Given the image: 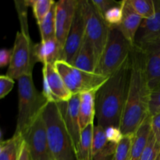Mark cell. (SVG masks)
Masks as SVG:
<instances>
[{
	"label": "cell",
	"instance_id": "1",
	"mask_svg": "<svg viewBox=\"0 0 160 160\" xmlns=\"http://www.w3.org/2000/svg\"><path fill=\"white\" fill-rule=\"evenodd\" d=\"M131 77L126 104L120 128L124 136L134 135L149 115L151 89L145 70L143 56L133 45L130 56Z\"/></svg>",
	"mask_w": 160,
	"mask_h": 160
},
{
	"label": "cell",
	"instance_id": "2",
	"mask_svg": "<svg viewBox=\"0 0 160 160\" xmlns=\"http://www.w3.org/2000/svg\"><path fill=\"white\" fill-rule=\"evenodd\" d=\"M131 77L130 58L117 72L109 77L96 92L98 125L120 128L126 104Z\"/></svg>",
	"mask_w": 160,
	"mask_h": 160
},
{
	"label": "cell",
	"instance_id": "3",
	"mask_svg": "<svg viewBox=\"0 0 160 160\" xmlns=\"http://www.w3.org/2000/svg\"><path fill=\"white\" fill-rule=\"evenodd\" d=\"M42 116L46 125L52 160H77L73 143L58 105L54 102L47 103L42 111Z\"/></svg>",
	"mask_w": 160,
	"mask_h": 160
},
{
	"label": "cell",
	"instance_id": "4",
	"mask_svg": "<svg viewBox=\"0 0 160 160\" xmlns=\"http://www.w3.org/2000/svg\"><path fill=\"white\" fill-rule=\"evenodd\" d=\"M18 81V114L14 134L22 135L36 117L42 113L48 103L42 92L36 89L32 74L26 75Z\"/></svg>",
	"mask_w": 160,
	"mask_h": 160
},
{
	"label": "cell",
	"instance_id": "5",
	"mask_svg": "<svg viewBox=\"0 0 160 160\" xmlns=\"http://www.w3.org/2000/svg\"><path fill=\"white\" fill-rule=\"evenodd\" d=\"M133 45L116 27H110L107 42L97 63L95 73L109 78L117 72L131 56Z\"/></svg>",
	"mask_w": 160,
	"mask_h": 160
},
{
	"label": "cell",
	"instance_id": "6",
	"mask_svg": "<svg viewBox=\"0 0 160 160\" xmlns=\"http://www.w3.org/2000/svg\"><path fill=\"white\" fill-rule=\"evenodd\" d=\"M54 65L73 95L87 92H98L108 79L95 73L80 70L63 60L57 61Z\"/></svg>",
	"mask_w": 160,
	"mask_h": 160
},
{
	"label": "cell",
	"instance_id": "7",
	"mask_svg": "<svg viewBox=\"0 0 160 160\" xmlns=\"http://www.w3.org/2000/svg\"><path fill=\"white\" fill-rule=\"evenodd\" d=\"M81 5L84 20L85 37L93 46L98 63L107 42L110 27L97 10L92 0H81Z\"/></svg>",
	"mask_w": 160,
	"mask_h": 160
},
{
	"label": "cell",
	"instance_id": "8",
	"mask_svg": "<svg viewBox=\"0 0 160 160\" xmlns=\"http://www.w3.org/2000/svg\"><path fill=\"white\" fill-rule=\"evenodd\" d=\"M12 50V58L6 75L18 80L23 76L32 74L36 60L34 56V44L31 38L20 31H17Z\"/></svg>",
	"mask_w": 160,
	"mask_h": 160
},
{
	"label": "cell",
	"instance_id": "9",
	"mask_svg": "<svg viewBox=\"0 0 160 160\" xmlns=\"http://www.w3.org/2000/svg\"><path fill=\"white\" fill-rule=\"evenodd\" d=\"M21 136L28 145L32 160L52 159L48 148L46 125L42 112Z\"/></svg>",
	"mask_w": 160,
	"mask_h": 160
},
{
	"label": "cell",
	"instance_id": "10",
	"mask_svg": "<svg viewBox=\"0 0 160 160\" xmlns=\"http://www.w3.org/2000/svg\"><path fill=\"white\" fill-rule=\"evenodd\" d=\"M42 84V94L48 102H63L69 101L73 96L54 64L43 65Z\"/></svg>",
	"mask_w": 160,
	"mask_h": 160
},
{
	"label": "cell",
	"instance_id": "11",
	"mask_svg": "<svg viewBox=\"0 0 160 160\" xmlns=\"http://www.w3.org/2000/svg\"><path fill=\"white\" fill-rule=\"evenodd\" d=\"M78 3L79 0H59L56 2V38L62 50L73 23Z\"/></svg>",
	"mask_w": 160,
	"mask_h": 160
},
{
	"label": "cell",
	"instance_id": "12",
	"mask_svg": "<svg viewBox=\"0 0 160 160\" xmlns=\"http://www.w3.org/2000/svg\"><path fill=\"white\" fill-rule=\"evenodd\" d=\"M84 38H85L84 20L82 13V9H81V0H79V3L75 12L73 23H72L65 45H64L61 60L71 64L73 58L76 56L84 42Z\"/></svg>",
	"mask_w": 160,
	"mask_h": 160
},
{
	"label": "cell",
	"instance_id": "13",
	"mask_svg": "<svg viewBox=\"0 0 160 160\" xmlns=\"http://www.w3.org/2000/svg\"><path fill=\"white\" fill-rule=\"evenodd\" d=\"M59 106L67 131L73 143L74 152L81 139V128L79 119L80 94L72 96L69 101L56 103Z\"/></svg>",
	"mask_w": 160,
	"mask_h": 160
},
{
	"label": "cell",
	"instance_id": "14",
	"mask_svg": "<svg viewBox=\"0 0 160 160\" xmlns=\"http://www.w3.org/2000/svg\"><path fill=\"white\" fill-rule=\"evenodd\" d=\"M135 47L143 56L145 73L152 90L160 84V39Z\"/></svg>",
	"mask_w": 160,
	"mask_h": 160
},
{
	"label": "cell",
	"instance_id": "15",
	"mask_svg": "<svg viewBox=\"0 0 160 160\" xmlns=\"http://www.w3.org/2000/svg\"><path fill=\"white\" fill-rule=\"evenodd\" d=\"M156 12L152 17L142 20L134 40V46H142L160 39V0H154Z\"/></svg>",
	"mask_w": 160,
	"mask_h": 160
},
{
	"label": "cell",
	"instance_id": "16",
	"mask_svg": "<svg viewBox=\"0 0 160 160\" xmlns=\"http://www.w3.org/2000/svg\"><path fill=\"white\" fill-rule=\"evenodd\" d=\"M123 19L117 28L124 35V37L134 45L138 30L140 27L143 19L140 17L132 8L129 0L122 1Z\"/></svg>",
	"mask_w": 160,
	"mask_h": 160
},
{
	"label": "cell",
	"instance_id": "17",
	"mask_svg": "<svg viewBox=\"0 0 160 160\" xmlns=\"http://www.w3.org/2000/svg\"><path fill=\"white\" fill-rule=\"evenodd\" d=\"M62 50L56 38L41 41L34 45V56L36 62L55 64L62 59Z\"/></svg>",
	"mask_w": 160,
	"mask_h": 160
},
{
	"label": "cell",
	"instance_id": "18",
	"mask_svg": "<svg viewBox=\"0 0 160 160\" xmlns=\"http://www.w3.org/2000/svg\"><path fill=\"white\" fill-rule=\"evenodd\" d=\"M71 65L84 71L95 73L97 66L96 56L93 46L86 37L73 58Z\"/></svg>",
	"mask_w": 160,
	"mask_h": 160
},
{
	"label": "cell",
	"instance_id": "19",
	"mask_svg": "<svg viewBox=\"0 0 160 160\" xmlns=\"http://www.w3.org/2000/svg\"><path fill=\"white\" fill-rule=\"evenodd\" d=\"M96 92H87L80 94L79 119L81 131L94 123V119L96 116Z\"/></svg>",
	"mask_w": 160,
	"mask_h": 160
},
{
	"label": "cell",
	"instance_id": "20",
	"mask_svg": "<svg viewBox=\"0 0 160 160\" xmlns=\"http://www.w3.org/2000/svg\"><path fill=\"white\" fill-rule=\"evenodd\" d=\"M152 132L151 116H148L133 137L130 160H140Z\"/></svg>",
	"mask_w": 160,
	"mask_h": 160
},
{
	"label": "cell",
	"instance_id": "21",
	"mask_svg": "<svg viewBox=\"0 0 160 160\" xmlns=\"http://www.w3.org/2000/svg\"><path fill=\"white\" fill-rule=\"evenodd\" d=\"M94 123L90 124L81 131V139L75 150L77 160H92V138Z\"/></svg>",
	"mask_w": 160,
	"mask_h": 160
},
{
	"label": "cell",
	"instance_id": "22",
	"mask_svg": "<svg viewBox=\"0 0 160 160\" xmlns=\"http://www.w3.org/2000/svg\"><path fill=\"white\" fill-rule=\"evenodd\" d=\"M23 142L21 135L13 134L12 138L0 143V160H17L20 145Z\"/></svg>",
	"mask_w": 160,
	"mask_h": 160
},
{
	"label": "cell",
	"instance_id": "23",
	"mask_svg": "<svg viewBox=\"0 0 160 160\" xmlns=\"http://www.w3.org/2000/svg\"><path fill=\"white\" fill-rule=\"evenodd\" d=\"M56 4L52 6L46 17L38 23L40 30L41 41L56 38V22H55Z\"/></svg>",
	"mask_w": 160,
	"mask_h": 160
},
{
	"label": "cell",
	"instance_id": "24",
	"mask_svg": "<svg viewBox=\"0 0 160 160\" xmlns=\"http://www.w3.org/2000/svg\"><path fill=\"white\" fill-rule=\"evenodd\" d=\"M129 2L136 13L143 20L152 17L156 12L154 0H129Z\"/></svg>",
	"mask_w": 160,
	"mask_h": 160
},
{
	"label": "cell",
	"instance_id": "25",
	"mask_svg": "<svg viewBox=\"0 0 160 160\" xmlns=\"http://www.w3.org/2000/svg\"><path fill=\"white\" fill-rule=\"evenodd\" d=\"M56 4L53 0H31V7L37 23H40Z\"/></svg>",
	"mask_w": 160,
	"mask_h": 160
},
{
	"label": "cell",
	"instance_id": "26",
	"mask_svg": "<svg viewBox=\"0 0 160 160\" xmlns=\"http://www.w3.org/2000/svg\"><path fill=\"white\" fill-rule=\"evenodd\" d=\"M109 144L106 135L105 128L99 125H95L92 138V159Z\"/></svg>",
	"mask_w": 160,
	"mask_h": 160
},
{
	"label": "cell",
	"instance_id": "27",
	"mask_svg": "<svg viewBox=\"0 0 160 160\" xmlns=\"http://www.w3.org/2000/svg\"><path fill=\"white\" fill-rule=\"evenodd\" d=\"M105 21L109 27H117L120 24L123 19V9L122 1L119 2L117 5L109 8L102 16Z\"/></svg>",
	"mask_w": 160,
	"mask_h": 160
},
{
	"label": "cell",
	"instance_id": "28",
	"mask_svg": "<svg viewBox=\"0 0 160 160\" xmlns=\"http://www.w3.org/2000/svg\"><path fill=\"white\" fill-rule=\"evenodd\" d=\"M134 135H126L117 145L113 160H130Z\"/></svg>",
	"mask_w": 160,
	"mask_h": 160
},
{
	"label": "cell",
	"instance_id": "29",
	"mask_svg": "<svg viewBox=\"0 0 160 160\" xmlns=\"http://www.w3.org/2000/svg\"><path fill=\"white\" fill-rule=\"evenodd\" d=\"M15 4L20 23V31L23 32L25 35L30 37L28 33V16H27L28 6L27 5L26 1H15Z\"/></svg>",
	"mask_w": 160,
	"mask_h": 160
},
{
	"label": "cell",
	"instance_id": "30",
	"mask_svg": "<svg viewBox=\"0 0 160 160\" xmlns=\"http://www.w3.org/2000/svg\"><path fill=\"white\" fill-rule=\"evenodd\" d=\"M160 112V84L151 90L149 102V115L151 117Z\"/></svg>",
	"mask_w": 160,
	"mask_h": 160
},
{
	"label": "cell",
	"instance_id": "31",
	"mask_svg": "<svg viewBox=\"0 0 160 160\" xmlns=\"http://www.w3.org/2000/svg\"><path fill=\"white\" fill-rule=\"evenodd\" d=\"M105 131H106L107 140L109 143L118 145L124 137L120 128H117V127H108V128H105Z\"/></svg>",
	"mask_w": 160,
	"mask_h": 160
},
{
	"label": "cell",
	"instance_id": "32",
	"mask_svg": "<svg viewBox=\"0 0 160 160\" xmlns=\"http://www.w3.org/2000/svg\"><path fill=\"white\" fill-rule=\"evenodd\" d=\"M14 83V79L6 74L0 76V98L6 97L12 91Z\"/></svg>",
	"mask_w": 160,
	"mask_h": 160
},
{
	"label": "cell",
	"instance_id": "33",
	"mask_svg": "<svg viewBox=\"0 0 160 160\" xmlns=\"http://www.w3.org/2000/svg\"><path fill=\"white\" fill-rule=\"evenodd\" d=\"M92 3L102 16L112 6L117 5L119 2L115 0H92Z\"/></svg>",
	"mask_w": 160,
	"mask_h": 160
},
{
	"label": "cell",
	"instance_id": "34",
	"mask_svg": "<svg viewBox=\"0 0 160 160\" xmlns=\"http://www.w3.org/2000/svg\"><path fill=\"white\" fill-rule=\"evenodd\" d=\"M151 127L157 144L160 146V112L151 117Z\"/></svg>",
	"mask_w": 160,
	"mask_h": 160
},
{
	"label": "cell",
	"instance_id": "35",
	"mask_svg": "<svg viewBox=\"0 0 160 160\" xmlns=\"http://www.w3.org/2000/svg\"><path fill=\"white\" fill-rule=\"evenodd\" d=\"M12 50L2 48L0 51V67H5L7 65H9L12 58Z\"/></svg>",
	"mask_w": 160,
	"mask_h": 160
},
{
	"label": "cell",
	"instance_id": "36",
	"mask_svg": "<svg viewBox=\"0 0 160 160\" xmlns=\"http://www.w3.org/2000/svg\"><path fill=\"white\" fill-rule=\"evenodd\" d=\"M17 160H32L28 145H27L26 142L23 141V142H22L21 143V145H20L18 159Z\"/></svg>",
	"mask_w": 160,
	"mask_h": 160
},
{
	"label": "cell",
	"instance_id": "37",
	"mask_svg": "<svg viewBox=\"0 0 160 160\" xmlns=\"http://www.w3.org/2000/svg\"><path fill=\"white\" fill-rule=\"evenodd\" d=\"M113 157H114V156H109V157L102 158V159H98V158H93V159H92V160H113Z\"/></svg>",
	"mask_w": 160,
	"mask_h": 160
},
{
	"label": "cell",
	"instance_id": "38",
	"mask_svg": "<svg viewBox=\"0 0 160 160\" xmlns=\"http://www.w3.org/2000/svg\"><path fill=\"white\" fill-rule=\"evenodd\" d=\"M156 160H160V154L159 155V156H158V157H157V159H156Z\"/></svg>",
	"mask_w": 160,
	"mask_h": 160
},
{
	"label": "cell",
	"instance_id": "39",
	"mask_svg": "<svg viewBox=\"0 0 160 160\" xmlns=\"http://www.w3.org/2000/svg\"><path fill=\"white\" fill-rule=\"evenodd\" d=\"M48 160H52V159H48Z\"/></svg>",
	"mask_w": 160,
	"mask_h": 160
}]
</instances>
